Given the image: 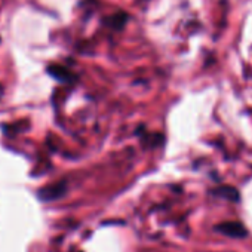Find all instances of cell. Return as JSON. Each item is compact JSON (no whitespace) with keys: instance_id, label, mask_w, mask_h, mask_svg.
I'll return each instance as SVG.
<instances>
[{"instance_id":"obj_1","label":"cell","mask_w":252,"mask_h":252,"mask_svg":"<svg viewBox=\"0 0 252 252\" xmlns=\"http://www.w3.org/2000/svg\"><path fill=\"white\" fill-rule=\"evenodd\" d=\"M214 228H215V231H218L227 237H231V239H243L248 236V228L239 221H225V222L217 224Z\"/></svg>"},{"instance_id":"obj_2","label":"cell","mask_w":252,"mask_h":252,"mask_svg":"<svg viewBox=\"0 0 252 252\" xmlns=\"http://www.w3.org/2000/svg\"><path fill=\"white\" fill-rule=\"evenodd\" d=\"M67 191V183L63 181V183H57V184H51V186H46L43 189L39 190V197L45 202L48 200H57L60 197H63Z\"/></svg>"},{"instance_id":"obj_3","label":"cell","mask_w":252,"mask_h":252,"mask_svg":"<svg viewBox=\"0 0 252 252\" xmlns=\"http://www.w3.org/2000/svg\"><path fill=\"white\" fill-rule=\"evenodd\" d=\"M211 194L220 199H225L228 202H240V193L237 189H234L233 186H220L214 190H211Z\"/></svg>"},{"instance_id":"obj_4","label":"cell","mask_w":252,"mask_h":252,"mask_svg":"<svg viewBox=\"0 0 252 252\" xmlns=\"http://www.w3.org/2000/svg\"><path fill=\"white\" fill-rule=\"evenodd\" d=\"M48 71H49V74H51V76H54L55 79L63 80V82H65V80L71 79V74H70L64 67H60V65H51V67L48 68Z\"/></svg>"}]
</instances>
